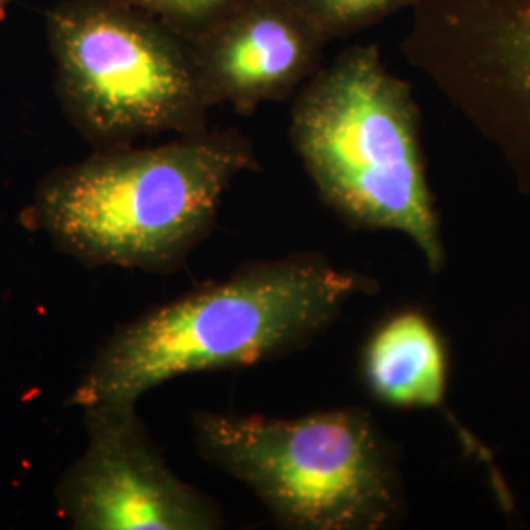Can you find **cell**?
<instances>
[{
    "instance_id": "obj_1",
    "label": "cell",
    "mask_w": 530,
    "mask_h": 530,
    "mask_svg": "<svg viewBox=\"0 0 530 530\" xmlns=\"http://www.w3.org/2000/svg\"><path fill=\"white\" fill-rule=\"evenodd\" d=\"M375 291V279L342 269L322 254L247 261L118 324L69 403H137L183 375L279 360L327 332L350 300Z\"/></svg>"
},
{
    "instance_id": "obj_2",
    "label": "cell",
    "mask_w": 530,
    "mask_h": 530,
    "mask_svg": "<svg viewBox=\"0 0 530 530\" xmlns=\"http://www.w3.org/2000/svg\"><path fill=\"white\" fill-rule=\"evenodd\" d=\"M258 169L236 128L95 150L41 179L30 220L89 269L173 273L214 230L236 177Z\"/></svg>"
},
{
    "instance_id": "obj_3",
    "label": "cell",
    "mask_w": 530,
    "mask_h": 530,
    "mask_svg": "<svg viewBox=\"0 0 530 530\" xmlns=\"http://www.w3.org/2000/svg\"><path fill=\"white\" fill-rule=\"evenodd\" d=\"M289 134L332 212L357 230L403 234L430 272L444 269L419 107L375 45H353L318 67L295 98Z\"/></svg>"
},
{
    "instance_id": "obj_4",
    "label": "cell",
    "mask_w": 530,
    "mask_h": 530,
    "mask_svg": "<svg viewBox=\"0 0 530 530\" xmlns=\"http://www.w3.org/2000/svg\"><path fill=\"white\" fill-rule=\"evenodd\" d=\"M204 462L252 491L291 530H381L405 507L391 442L364 408L300 417L195 410Z\"/></svg>"
},
{
    "instance_id": "obj_5",
    "label": "cell",
    "mask_w": 530,
    "mask_h": 530,
    "mask_svg": "<svg viewBox=\"0 0 530 530\" xmlns=\"http://www.w3.org/2000/svg\"><path fill=\"white\" fill-rule=\"evenodd\" d=\"M55 91L95 150L208 128L189 38L120 0H61L43 18Z\"/></svg>"
},
{
    "instance_id": "obj_6",
    "label": "cell",
    "mask_w": 530,
    "mask_h": 530,
    "mask_svg": "<svg viewBox=\"0 0 530 530\" xmlns=\"http://www.w3.org/2000/svg\"><path fill=\"white\" fill-rule=\"evenodd\" d=\"M401 52L530 189V0H415Z\"/></svg>"
},
{
    "instance_id": "obj_7",
    "label": "cell",
    "mask_w": 530,
    "mask_h": 530,
    "mask_svg": "<svg viewBox=\"0 0 530 530\" xmlns=\"http://www.w3.org/2000/svg\"><path fill=\"white\" fill-rule=\"evenodd\" d=\"M85 450L57 487L77 530H218V503L169 467L137 403L81 407Z\"/></svg>"
},
{
    "instance_id": "obj_8",
    "label": "cell",
    "mask_w": 530,
    "mask_h": 530,
    "mask_svg": "<svg viewBox=\"0 0 530 530\" xmlns=\"http://www.w3.org/2000/svg\"><path fill=\"white\" fill-rule=\"evenodd\" d=\"M189 41L212 104L247 116L309 81L330 40L302 0H238Z\"/></svg>"
},
{
    "instance_id": "obj_9",
    "label": "cell",
    "mask_w": 530,
    "mask_h": 530,
    "mask_svg": "<svg viewBox=\"0 0 530 530\" xmlns=\"http://www.w3.org/2000/svg\"><path fill=\"white\" fill-rule=\"evenodd\" d=\"M448 375L446 340L417 309L385 316L362 346V383L385 407L440 408L446 401Z\"/></svg>"
},
{
    "instance_id": "obj_10",
    "label": "cell",
    "mask_w": 530,
    "mask_h": 530,
    "mask_svg": "<svg viewBox=\"0 0 530 530\" xmlns=\"http://www.w3.org/2000/svg\"><path fill=\"white\" fill-rule=\"evenodd\" d=\"M328 40L344 38L397 12L408 0H302Z\"/></svg>"
},
{
    "instance_id": "obj_11",
    "label": "cell",
    "mask_w": 530,
    "mask_h": 530,
    "mask_svg": "<svg viewBox=\"0 0 530 530\" xmlns=\"http://www.w3.org/2000/svg\"><path fill=\"white\" fill-rule=\"evenodd\" d=\"M155 16L167 26L177 30L185 38L201 34L204 27L224 12H228L238 0H120Z\"/></svg>"
},
{
    "instance_id": "obj_12",
    "label": "cell",
    "mask_w": 530,
    "mask_h": 530,
    "mask_svg": "<svg viewBox=\"0 0 530 530\" xmlns=\"http://www.w3.org/2000/svg\"><path fill=\"white\" fill-rule=\"evenodd\" d=\"M10 2H12V0H0V20L6 16V10H8Z\"/></svg>"
}]
</instances>
